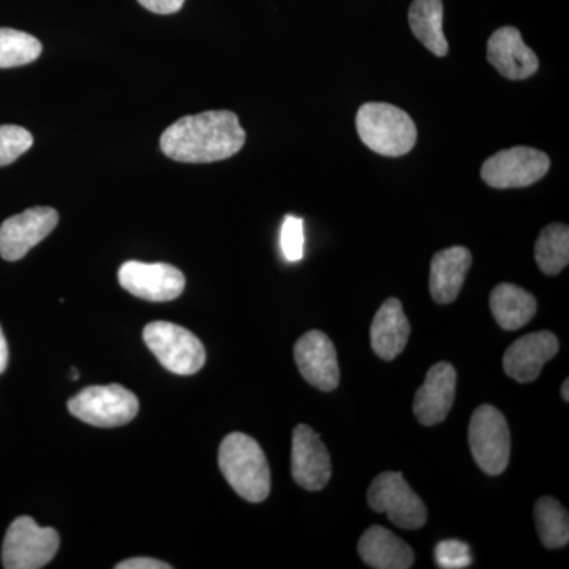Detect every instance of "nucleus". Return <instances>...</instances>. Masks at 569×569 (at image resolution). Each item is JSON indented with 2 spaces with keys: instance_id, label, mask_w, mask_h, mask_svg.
Listing matches in <instances>:
<instances>
[{
  "instance_id": "24",
  "label": "nucleus",
  "mask_w": 569,
  "mask_h": 569,
  "mask_svg": "<svg viewBox=\"0 0 569 569\" xmlns=\"http://www.w3.org/2000/svg\"><path fill=\"white\" fill-rule=\"evenodd\" d=\"M41 43L28 32L17 29H0V69L28 66L40 58Z\"/></svg>"
},
{
  "instance_id": "6",
  "label": "nucleus",
  "mask_w": 569,
  "mask_h": 569,
  "mask_svg": "<svg viewBox=\"0 0 569 569\" xmlns=\"http://www.w3.org/2000/svg\"><path fill=\"white\" fill-rule=\"evenodd\" d=\"M471 455L485 473L500 475L507 470L511 456V433L503 413L492 406L475 410L468 427Z\"/></svg>"
},
{
  "instance_id": "21",
  "label": "nucleus",
  "mask_w": 569,
  "mask_h": 569,
  "mask_svg": "<svg viewBox=\"0 0 569 569\" xmlns=\"http://www.w3.org/2000/svg\"><path fill=\"white\" fill-rule=\"evenodd\" d=\"M415 37L438 58L448 54V41L443 33V2L441 0H413L408 11Z\"/></svg>"
},
{
  "instance_id": "15",
  "label": "nucleus",
  "mask_w": 569,
  "mask_h": 569,
  "mask_svg": "<svg viewBox=\"0 0 569 569\" xmlns=\"http://www.w3.org/2000/svg\"><path fill=\"white\" fill-rule=\"evenodd\" d=\"M559 339L549 331L520 337L505 353V372L519 383H531L541 376L546 362L559 353Z\"/></svg>"
},
{
  "instance_id": "26",
  "label": "nucleus",
  "mask_w": 569,
  "mask_h": 569,
  "mask_svg": "<svg viewBox=\"0 0 569 569\" xmlns=\"http://www.w3.org/2000/svg\"><path fill=\"white\" fill-rule=\"evenodd\" d=\"M280 247L284 260L295 261L302 260L305 257V222L299 217H284L282 231H280Z\"/></svg>"
},
{
  "instance_id": "31",
  "label": "nucleus",
  "mask_w": 569,
  "mask_h": 569,
  "mask_svg": "<svg viewBox=\"0 0 569 569\" xmlns=\"http://www.w3.org/2000/svg\"><path fill=\"white\" fill-rule=\"evenodd\" d=\"M561 397H563L565 402H569V381L565 380L563 387H561Z\"/></svg>"
},
{
  "instance_id": "4",
  "label": "nucleus",
  "mask_w": 569,
  "mask_h": 569,
  "mask_svg": "<svg viewBox=\"0 0 569 569\" xmlns=\"http://www.w3.org/2000/svg\"><path fill=\"white\" fill-rule=\"evenodd\" d=\"M146 346L160 365L178 376H193L206 362L201 340L189 329L168 321H152L142 331Z\"/></svg>"
},
{
  "instance_id": "13",
  "label": "nucleus",
  "mask_w": 569,
  "mask_h": 569,
  "mask_svg": "<svg viewBox=\"0 0 569 569\" xmlns=\"http://www.w3.org/2000/svg\"><path fill=\"white\" fill-rule=\"evenodd\" d=\"M296 366L312 387L320 391H335L339 387V361L335 343L325 332L310 331L295 346Z\"/></svg>"
},
{
  "instance_id": "5",
  "label": "nucleus",
  "mask_w": 569,
  "mask_h": 569,
  "mask_svg": "<svg viewBox=\"0 0 569 569\" xmlns=\"http://www.w3.org/2000/svg\"><path fill=\"white\" fill-rule=\"evenodd\" d=\"M61 546L58 531L40 527L29 516L14 519L2 545V565L7 569H40L47 567Z\"/></svg>"
},
{
  "instance_id": "25",
  "label": "nucleus",
  "mask_w": 569,
  "mask_h": 569,
  "mask_svg": "<svg viewBox=\"0 0 569 569\" xmlns=\"http://www.w3.org/2000/svg\"><path fill=\"white\" fill-rule=\"evenodd\" d=\"M33 137L18 126H0V167L13 163L32 148Z\"/></svg>"
},
{
  "instance_id": "8",
  "label": "nucleus",
  "mask_w": 569,
  "mask_h": 569,
  "mask_svg": "<svg viewBox=\"0 0 569 569\" xmlns=\"http://www.w3.org/2000/svg\"><path fill=\"white\" fill-rule=\"evenodd\" d=\"M367 501L373 511L385 512L400 529L418 530L426 523L425 501L408 486L402 473L397 471L378 475L367 492Z\"/></svg>"
},
{
  "instance_id": "22",
  "label": "nucleus",
  "mask_w": 569,
  "mask_h": 569,
  "mask_svg": "<svg viewBox=\"0 0 569 569\" xmlns=\"http://www.w3.org/2000/svg\"><path fill=\"white\" fill-rule=\"evenodd\" d=\"M535 522L542 545L548 549L565 548L569 542V518L563 505L553 497H541L535 503Z\"/></svg>"
},
{
  "instance_id": "19",
  "label": "nucleus",
  "mask_w": 569,
  "mask_h": 569,
  "mask_svg": "<svg viewBox=\"0 0 569 569\" xmlns=\"http://www.w3.org/2000/svg\"><path fill=\"white\" fill-rule=\"evenodd\" d=\"M358 552L370 568L376 569H408L415 563L410 546L380 526L365 531L359 539Z\"/></svg>"
},
{
  "instance_id": "1",
  "label": "nucleus",
  "mask_w": 569,
  "mask_h": 569,
  "mask_svg": "<svg viewBox=\"0 0 569 569\" xmlns=\"http://www.w3.org/2000/svg\"><path fill=\"white\" fill-rule=\"evenodd\" d=\"M246 132L231 111H206L186 116L164 130L160 149L182 163H212L241 151Z\"/></svg>"
},
{
  "instance_id": "16",
  "label": "nucleus",
  "mask_w": 569,
  "mask_h": 569,
  "mask_svg": "<svg viewBox=\"0 0 569 569\" xmlns=\"http://www.w3.org/2000/svg\"><path fill=\"white\" fill-rule=\"evenodd\" d=\"M488 61L507 80L522 81L538 71V56L527 47L518 29H498L488 41Z\"/></svg>"
},
{
  "instance_id": "20",
  "label": "nucleus",
  "mask_w": 569,
  "mask_h": 569,
  "mask_svg": "<svg viewBox=\"0 0 569 569\" xmlns=\"http://www.w3.org/2000/svg\"><path fill=\"white\" fill-rule=\"evenodd\" d=\"M537 309V299L533 295L518 284L500 283L490 295V310L497 323L507 331H516L529 323Z\"/></svg>"
},
{
  "instance_id": "14",
  "label": "nucleus",
  "mask_w": 569,
  "mask_h": 569,
  "mask_svg": "<svg viewBox=\"0 0 569 569\" xmlns=\"http://www.w3.org/2000/svg\"><path fill=\"white\" fill-rule=\"evenodd\" d=\"M458 372L449 362H438L427 373L425 383L415 396L413 411L425 426L443 422L455 403Z\"/></svg>"
},
{
  "instance_id": "30",
  "label": "nucleus",
  "mask_w": 569,
  "mask_h": 569,
  "mask_svg": "<svg viewBox=\"0 0 569 569\" xmlns=\"http://www.w3.org/2000/svg\"><path fill=\"white\" fill-rule=\"evenodd\" d=\"M7 365H9V346H7L6 336L0 328V373L7 369Z\"/></svg>"
},
{
  "instance_id": "10",
  "label": "nucleus",
  "mask_w": 569,
  "mask_h": 569,
  "mask_svg": "<svg viewBox=\"0 0 569 569\" xmlns=\"http://www.w3.org/2000/svg\"><path fill=\"white\" fill-rule=\"evenodd\" d=\"M123 290L151 302L173 301L183 293L186 277L174 266L127 261L118 272Z\"/></svg>"
},
{
  "instance_id": "17",
  "label": "nucleus",
  "mask_w": 569,
  "mask_h": 569,
  "mask_svg": "<svg viewBox=\"0 0 569 569\" xmlns=\"http://www.w3.org/2000/svg\"><path fill=\"white\" fill-rule=\"evenodd\" d=\"M473 257L466 247L455 246L433 254L430 263V295L437 305H451L458 299Z\"/></svg>"
},
{
  "instance_id": "3",
  "label": "nucleus",
  "mask_w": 569,
  "mask_h": 569,
  "mask_svg": "<svg viewBox=\"0 0 569 569\" xmlns=\"http://www.w3.org/2000/svg\"><path fill=\"white\" fill-rule=\"evenodd\" d=\"M356 129L367 148L387 157H402L415 148L418 130L406 111L389 103L362 104Z\"/></svg>"
},
{
  "instance_id": "12",
  "label": "nucleus",
  "mask_w": 569,
  "mask_h": 569,
  "mask_svg": "<svg viewBox=\"0 0 569 569\" xmlns=\"http://www.w3.org/2000/svg\"><path fill=\"white\" fill-rule=\"evenodd\" d=\"M291 473L295 481L310 492L326 488L331 479V456L310 426L299 425L293 430Z\"/></svg>"
},
{
  "instance_id": "28",
  "label": "nucleus",
  "mask_w": 569,
  "mask_h": 569,
  "mask_svg": "<svg viewBox=\"0 0 569 569\" xmlns=\"http://www.w3.org/2000/svg\"><path fill=\"white\" fill-rule=\"evenodd\" d=\"M146 10L157 14H173L182 9L186 0H138Z\"/></svg>"
},
{
  "instance_id": "27",
  "label": "nucleus",
  "mask_w": 569,
  "mask_h": 569,
  "mask_svg": "<svg viewBox=\"0 0 569 569\" xmlns=\"http://www.w3.org/2000/svg\"><path fill=\"white\" fill-rule=\"evenodd\" d=\"M436 559L440 568H467L471 563V553L466 542L449 539V541H441L437 546Z\"/></svg>"
},
{
  "instance_id": "7",
  "label": "nucleus",
  "mask_w": 569,
  "mask_h": 569,
  "mask_svg": "<svg viewBox=\"0 0 569 569\" xmlns=\"http://www.w3.org/2000/svg\"><path fill=\"white\" fill-rule=\"evenodd\" d=\"M69 410L86 425L118 427L133 421L140 402L132 391L121 385H108L86 388L69 400Z\"/></svg>"
},
{
  "instance_id": "9",
  "label": "nucleus",
  "mask_w": 569,
  "mask_h": 569,
  "mask_svg": "<svg viewBox=\"0 0 569 569\" xmlns=\"http://www.w3.org/2000/svg\"><path fill=\"white\" fill-rule=\"evenodd\" d=\"M549 157L538 149L516 146L497 152L481 168L482 181L493 189H520L548 174Z\"/></svg>"
},
{
  "instance_id": "32",
  "label": "nucleus",
  "mask_w": 569,
  "mask_h": 569,
  "mask_svg": "<svg viewBox=\"0 0 569 569\" xmlns=\"http://www.w3.org/2000/svg\"><path fill=\"white\" fill-rule=\"evenodd\" d=\"M80 378V373H78L77 369H71V380H78Z\"/></svg>"
},
{
  "instance_id": "11",
  "label": "nucleus",
  "mask_w": 569,
  "mask_h": 569,
  "mask_svg": "<svg viewBox=\"0 0 569 569\" xmlns=\"http://www.w3.org/2000/svg\"><path fill=\"white\" fill-rule=\"evenodd\" d=\"M58 223V211L44 206L10 217L0 224V257L7 261L21 260L51 234Z\"/></svg>"
},
{
  "instance_id": "29",
  "label": "nucleus",
  "mask_w": 569,
  "mask_h": 569,
  "mask_svg": "<svg viewBox=\"0 0 569 569\" xmlns=\"http://www.w3.org/2000/svg\"><path fill=\"white\" fill-rule=\"evenodd\" d=\"M170 563L164 561L149 559V557H137V559L123 560L116 565V569H171Z\"/></svg>"
},
{
  "instance_id": "23",
  "label": "nucleus",
  "mask_w": 569,
  "mask_h": 569,
  "mask_svg": "<svg viewBox=\"0 0 569 569\" xmlns=\"http://www.w3.org/2000/svg\"><path fill=\"white\" fill-rule=\"evenodd\" d=\"M535 260L545 274L557 276L569 263V228L563 223L546 227L535 246Z\"/></svg>"
},
{
  "instance_id": "2",
  "label": "nucleus",
  "mask_w": 569,
  "mask_h": 569,
  "mask_svg": "<svg viewBox=\"0 0 569 569\" xmlns=\"http://www.w3.org/2000/svg\"><path fill=\"white\" fill-rule=\"evenodd\" d=\"M219 467L228 485L250 503H261L271 492V470L263 449L246 433L224 437L219 449Z\"/></svg>"
},
{
  "instance_id": "18",
  "label": "nucleus",
  "mask_w": 569,
  "mask_h": 569,
  "mask_svg": "<svg viewBox=\"0 0 569 569\" xmlns=\"http://www.w3.org/2000/svg\"><path fill=\"white\" fill-rule=\"evenodd\" d=\"M410 321L403 313L402 302L391 298L378 310L370 328V342L378 358L392 361L406 350L410 337Z\"/></svg>"
}]
</instances>
